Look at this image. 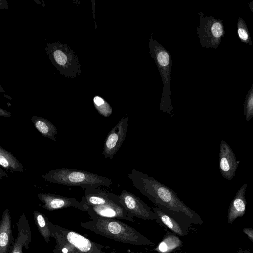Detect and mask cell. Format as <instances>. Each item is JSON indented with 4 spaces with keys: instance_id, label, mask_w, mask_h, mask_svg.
<instances>
[{
    "instance_id": "7c38bea8",
    "label": "cell",
    "mask_w": 253,
    "mask_h": 253,
    "mask_svg": "<svg viewBox=\"0 0 253 253\" xmlns=\"http://www.w3.org/2000/svg\"><path fill=\"white\" fill-rule=\"evenodd\" d=\"M37 196L44 203L42 207L49 211L73 207L81 211H86L83 203L74 197H67L51 193H39Z\"/></svg>"
},
{
    "instance_id": "5bb4252c",
    "label": "cell",
    "mask_w": 253,
    "mask_h": 253,
    "mask_svg": "<svg viewBox=\"0 0 253 253\" xmlns=\"http://www.w3.org/2000/svg\"><path fill=\"white\" fill-rule=\"evenodd\" d=\"M11 217L8 208L2 213L0 221V253H10L14 241Z\"/></svg>"
},
{
    "instance_id": "d4e9b609",
    "label": "cell",
    "mask_w": 253,
    "mask_h": 253,
    "mask_svg": "<svg viewBox=\"0 0 253 253\" xmlns=\"http://www.w3.org/2000/svg\"><path fill=\"white\" fill-rule=\"evenodd\" d=\"M243 231L247 236L248 239L253 243V229L252 228L245 227L243 229Z\"/></svg>"
},
{
    "instance_id": "277c9868",
    "label": "cell",
    "mask_w": 253,
    "mask_h": 253,
    "mask_svg": "<svg viewBox=\"0 0 253 253\" xmlns=\"http://www.w3.org/2000/svg\"><path fill=\"white\" fill-rule=\"evenodd\" d=\"M42 178L48 182L69 186L81 187L86 189L99 186L108 187L113 181L105 177L83 170L67 168L51 170L42 175Z\"/></svg>"
},
{
    "instance_id": "4fadbf2b",
    "label": "cell",
    "mask_w": 253,
    "mask_h": 253,
    "mask_svg": "<svg viewBox=\"0 0 253 253\" xmlns=\"http://www.w3.org/2000/svg\"><path fill=\"white\" fill-rule=\"evenodd\" d=\"M219 169L222 176L231 180L235 176L240 161L237 160L230 146L222 140L219 147Z\"/></svg>"
},
{
    "instance_id": "3957f363",
    "label": "cell",
    "mask_w": 253,
    "mask_h": 253,
    "mask_svg": "<svg viewBox=\"0 0 253 253\" xmlns=\"http://www.w3.org/2000/svg\"><path fill=\"white\" fill-rule=\"evenodd\" d=\"M48 223L51 237L56 242L52 253H105V246L49 220Z\"/></svg>"
},
{
    "instance_id": "8992f818",
    "label": "cell",
    "mask_w": 253,
    "mask_h": 253,
    "mask_svg": "<svg viewBox=\"0 0 253 253\" xmlns=\"http://www.w3.org/2000/svg\"><path fill=\"white\" fill-rule=\"evenodd\" d=\"M44 49L52 64L62 75L69 79L81 75L78 58L66 44L55 41L47 43Z\"/></svg>"
},
{
    "instance_id": "6da1fadb",
    "label": "cell",
    "mask_w": 253,
    "mask_h": 253,
    "mask_svg": "<svg viewBox=\"0 0 253 253\" xmlns=\"http://www.w3.org/2000/svg\"><path fill=\"white\" fill-rule=\"evenodd\" d=\"M128 178L133 186L159 209L184 214L193 221L194 224H204L198 214L181 200L175 191L153 177L132 169Z\"/></svg>"
},
{
    "instance_id": "8fae6325",
    "label": "cell",
    "mask_w": 253,
    "mask_h": 253,
    "mask_svg": "<svg viewBox=\"0 0 253 253\" xmlns=\"http://www.w3.org/2000/svg\"><path fill=\"white\" fill-rule=\"evenodd\" d=\"M128 126V117H122L108 133L104 144L102 154L104 158L112 159L125 139Z\"/></svg>"
},
{
    "instance_id": "4316f807",
    "label": "cell",
    "mask_w": 253,
    "mask_h": 253,
    "mask_svg": "<svg viewBox=\"0 0 253 253\" xmlns=\"http://www.w3.org/2000/svg\"><path fill=\"white\" fill-rule=\"evenodd\" d=\"M8 2L5 0H0V9H8Z\"/></svg>"
},
{
    "instance_id": "5b68a950",
    "label": "cell",
    "mask_w": 253,
    "mask_h": 253,
    "mask_svg": "<svg viewBox=\"0 0 253 253\" xmlns=\"http://www.w3.org/2000/svg\"><path fill=\"white\" fill-rule=\"evenodd\" d=\"M149 47L151 57L154 59L159 71L164 87L160 110L171 113L173 107L171 102L170 81L172 60L170 53L153 39L151 35Z\"/></svg>"
},
{
    "instance_id": "ba28073f",
    "label": "cell",
    "mask_w": 253,
    "mask_h": 253,
    "mask_svg": "<svg viewBox=\"0 0 253 253\" xmlns=\"http://www.w3.org/2000/svg\"><path fill=\"white\" fill-rule=\"evenodd\" d=\"M152 211L157 215L155 220L160 226L168 228L178 236H187L194 224L187 215L168 211H162L156 206Z\"/></svg>"
},
{
    "instance_id": "83f0119b",
    "label": "cell",
    "mask_w": 253,
    "mask_h": 253,
    "mask_svg": "<svg viewBox=\"0 0 253 253\" xmlns=\"http://www.w3.org/2000/svg\"><path fill=\"white\" fill-rule=\"evenodd\" d=\"M237 253H253L252 252L250 251L249 250L244 249L241 247H239L238 248V250L237 251Z\"/></svg>"
},
{
    "instance_id": "e0dca14e",
    "label": "cell",
    "mask_w": 253,
    "mask_h": 253,
    "mask_svg": "<svg viewBox=\"0 0 253 253\" xmlns=\"http://www.w3.org/2000/svg\"><path fill=\"white\" fill-rule=\"evenodd\" d=\"M247 187V184H244L238 190L230 203L227 214V222L229 224H232L237 218L243 217L245 213L247 204L245 193Z\"/></svg>"
},
{
    "instance_id": "484cf974",
    "label": "cell",
    "mask_w": 253,
    "mask_h": 253,
    "mask_svg": "<svg viewBox=\"0 0 253 253\" xmlns=\"http://www.w3.org/2000/svg\"><path fill=\"white\" fill-rule=\"evenodd\" d=\"M0 116L5 117H11L12 114L1 108L0 107Z\"/></svg>"
},
{
    "instance_id": "30bf717a",
    "label": "cell",
    "mask_w": 253,
    "mask_h": 253,
    "mask_svg": "<svg viewBox=\"0 0 253 253\" xmlns=\"http://www.w3.org/2000/svg\"><path fill=\"white\" fill-rule=\"evenodd\" d=\"M119 198L121 204L133 217L145 220H156L157 215L151 208L134 194L123 190Z\"/></svg>"
},
{
    "instance_id": "52a82bcc",
    "label": "cell",
    "mask_w": 253,
    "mask_h": 253,
    "mask_svg": "<svg viewBox=\"0 0 253 253\" xmlns=\"http://www.w3.org/2000/svg\"><path fill=\"white\" fill-rule=\"evenodd\" d=\"M200 25L197 27L199 43L202 47L217 49L225 35L223 21L213 16H204L202 11L199 13Z\"/></svg>"
},
{
    "instance_id": "1f68e13d",
    "label": "cell",
    "mask_w": 253,
    "mask_h": 253,
    "mask_svg": "<svg viewBox=\"0 0 253 253\" xmlns=\"http://www.w3.org/2000/svg\"><path fill=\"white\" fill-rule=\"evenodd\" d=\"M169 253H177V252H173Z\"/></svg>"
},
{
    "instance_id": "9a60e30c",
    "label": "cell",
    "mask_w": 253,
    "mask_h": 253,
    "mask_svg": "<svg viewBox=\"0 0 253 253\" xmlns=\"http://www.w3.org/2000/svg\"><path fill=\"white\" fill-rule=\"evenodd\" d=\"M119 195L104 191L98 187L86 189L81 198V202L86 206L100 205L108 203L119 201Z\"/></svg>"
},
{
    "instance_id": "f546056e",
    "label": "cell",
    "mask_w": 253,
    "mask_h": 253,
    "mask_svg": "<svg viewBox=\"0 0 253 253\" xmlns=\"http://www.w3.org/2000/svg\"><path fill=\"white\" fill-rule=\"evenodd\" d=\"M253 1H251L249 4V7H250V9H251V10L252 11V13H253Z\"/></svg>"
},
{
    "instance_id": "603a6c76",
    "label": "cell",
    "mask_w": 253,
    "mask_h": 253,
    "mask_svg": "<svg viewBox=\"0 0 253 253\" xmlns=\"http://www.w3.org/2000/svg\"><path fill=\"white\" fill-rule=\"evenodd\" d=\"M238 36L241 42L252 45V41L249 31L244 20L239 17L237 22Z\"/></svg>"
},
{
    "instance_id": "44dd1931",
    "label": "cell",
    "mask_w": 253,
    "mask_h": 253,
    "mask_svg": "<svg viewBox=\"0 0 253 253\" xmlns=\"http://www.w3.org/2000/svg\"><path fill=\"white\" fill-rule=\"evenodd\" d=\"M34 219L38 230L46 243L50 241L51 232L49 226V220L44 214L37 211L33 212Z\"/></svg>"
},
{
    "instance_id": "7a4b0ae2",
    "label": "cell",
    "mask_w": 253,
    "mask_h": 253,
    "mask_svg": "<svg viewBox=\"0 0 253 253\" xmlns=\"http://www.w3.org/2000/svg\"><path fill=\"white\" fill-rule=\"evenodd\" d=\"M80 226L117 242L138 246L155 245L135 228L115 218H97L78 223Z\"/></svg>"
},
{
    "instance_id": "7402d4cb",
    "label": "cell",
    "mask_w": 253,
    "mask_h": 253,
    "mask_svg": "<svg viewBox=\"0 0 253 253\" xmlns=\"http://www.w3.org/2000/svg\"><path fill=\"white\" fill-rule=\"evenodd\" d=\"M94 105L98 112L102 116L109 117L112 113V108L110 104L103 98L95 96L93 98Z\"/></svg>"
},
{
    "instance_id": "f1b7e54d",
    "label": "cell",
    "mask_w": 253,
    "mask_h": 253,
    "mask_svg": "<svg viewBox=\"0 0 253 253\" xmlns=\"http://www.w3.org/2000/svg\"><path fill=\"white\" fill-rule=\"evenodd\" d=\"M8 174L6 172L2 170V169L0 167V181L4 177H8Z\"/></svg>"
},
{
    "instance_id": "ac0fdd59",
    "label": "cell",
    "mask_w": 253,
    "mask_h": 253,
    "mask_svg": "<svg viewBox=\"0 0 253 253\" xmlns=\"http://www.w3.org/2000/svg\"><path fill=\"white\" fill-rule=\"evenodd\" d=\"M165 229L166 233L162 240L152 250L158 253H169L183 246V241L178 235Z\"/></svg>"
},
{
    "instance_id": "cb8c5ba5",
    "label": "cell",
    "mask_w": 253,
    "mask_h": 253,
    "mask_svg": "<svg viewBox=\"0 0 253 253\" xmlns=\"http://www.w3.org/2000/svg\"><path fill=\"white\" fill-rule=\"evenodd\" d=\"M243 105V114L246 120L249 121L253 117V84L248 91Z\"/></svg>"
},
{
    "instance_id": "ffe728a7",
    "label": "cell",
    "mask_w": 253,
    "mask_h": 253,
    "mask_svg": "<svg viewBox=\"0 0 253 253\" xmlns=\"http://www.w3.org/2000/svg\"><path fill=\"white\" fill-rule=\"evenodd\" d=\"M0 165L7 170L11 172H23L24 167L22 164L11 152L0 146Z\"/></svg>"
},
{
    "instance_id": "2e32d148",
    "label": "cell",
    "mask_w": 253,
    "mask_h": 253,
    "mask_svg": "<svg viewBox=\"0 0 253 253\" xmlns=\"http://www.w3.org/2000/svg\"><path fill=\"white\" fill-rule=\"evenodd\" d=\"M18 235L12 247L10 253H23L22 248H29V243L32 240L31 231L25 214L23 213L16 223Z\"/></svg>"
},
{
    "instance_id": "9c48e42d",
    "label": "cell",
    "mask_w": 253,
    "mask_h": 253,
    "mask_svg": "<svg viewBox=\"0 0 253 253\" xmlns=\"http://www.w3.org/2000/svg\"><path fill=\"white\" fill-rule=\"evenodd\" d=\"M86 211L92 220L97 218H107L136 222L134 217L121 204L120 200L100 205L86 206Z\"/></svg>"
},
{
    "instance_id": "d6986e66",
    "label": "cell",
    "mask_w": 253,
    "mask_h": 253,
    "mask_svg": "<svg viewBox=\"0 0 253 253\" xmlns=\"http://www.w3.org/2000/svg\"><path fill=\"white\" fill-rule=\"evenodd\" d=\"M31 119L35 128L43 136L55 141L57 129L53 123L44 118L35 115H33Z\"/></svg>"
},
{
    "instance_id": "4dcf8cb0",
    "label": "cell",
    "mask_w": 253,
    "mask_h": 253,
    "mask_svg": "<svg viewBox=\"0 0 253 253\" xmlns=\"http://www.w3.org/2000/svg\"><path fill=\"white\" fill-rule=\"evenodd\" d=\"M0 92H5L4 89L1 85H0Z\"/></svg>"
}]
</instances>
